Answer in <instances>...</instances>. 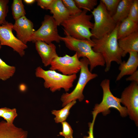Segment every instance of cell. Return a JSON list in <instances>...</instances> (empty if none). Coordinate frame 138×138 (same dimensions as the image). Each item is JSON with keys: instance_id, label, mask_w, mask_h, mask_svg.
<instances>
[{"instance_id": "6da1fadb", "label": "cell", "mask_w": 138, "mask_h": 138, "mask_svg": "<svg viewBox=\"0 0 138 138\" xmlns=\"http://www.w3.org/2000/svg\"><path fill=\"white\" fill-rule=\"evenodd\" d=\"M120 23H117L116 28L110 33L99 39L93 38L91 39L94 44L93 50L101 54L104 60L105 72L110 70L112 62H115L120 64L122 61L123 52L119 45L117 37Z\"/></svg>"}, {"instance_id": "7a4b0ae2", "label": "cell", "mask_w": 138, "mask_h": 138, "mask_svg": "<svg viewBox=\"0 0 138 138\" xmlns=\"http://www.w3.org/2000/svg\"><path fill=\"white\" fill-rule=\"evenodd\" d=\"M88 11L83 9L79 14L71 15L61 24L64 31L75 39L91 41L93 36L91 30L94 23L91 21L92 14H87Z\"/></svg>"}, {"instance_id": "3957f363", "label": "cell", "mask_w": 138, "mask_h": 138, "mask_svg": "<svg viewBox=\"0 0 138 138\" xmlns=\"http://www.w3.org/2000/svg\"><path fill=\"white\" fill-rule=\"evenodd\" d=\"M65 37H60L66 47L70 50L75 51L78 58L85 57L89 62L90 71L91 72L98 66H103L105 63L101 54L95 52L93 49L94 44L92 41L80 40L74 38L64 31Z\"/></svg>"}, {"instance_id": "277c9868", "label": "cell", "mask_w": 138, "mask_h": 138, "mask_svg": "<svg viewBox=\"0 0 138 138\" xmlns=\"http://www.w3.org/2000/svg\"><path fill=\"white\" fill-rule=\"evenodd\" d=\"M35 74L37 77L43 79L44 87L49 88L52 92L59 91L62 88L68 91L73 87L77 77L76 74L65 75L55 71L44 70L40 66L36 68Z\"/></svg>"}, {"instance_id": "5b68a950", "label": "cell", "mask_w": 138, "mask_h": 138, "mask_svg": "<svg viewBox=\"0 0 138 138\" xmlns=\"http://www.w3.org/2000/svg\"><path fill=\"white\" fill-rule=\"evenodd\" d=\"M94 20L93 27L91 30L92 37L99 39L111 33L115 28L116 23L100 1L91 11Z\"/></svg>"}, {"instance_id": "8992f818", "label": "cell", "mask_w": 138, "mask_h": 138, "mask_svg": "<svg viewBox=\"0 0 138 138\" xmlns=\"http://www.w3.org/2000/svg\"><path fill=\"white\" fill-rule=\"evenodd\" d=\"M110 84V81L108 79L103 80L100 83L103 91L102 99L99 104L95 105L92 112L93 119H96L97 114L100 113L104 115L109 114L110 112L109 109L112 108L118 110L122 117H125L128 114L126 107L121 105L120 99L115 97L111 93Z\"/></svg>"}, {"instance_id": "52a82bcc", "label": "cell", "mask_w": 138, "mask_h": 138, "mask_svg": "<svg viewBox=\"0 0 138 138\" xmlns=\"http://www.w3.org/2000/svg\"><path fill=\"white\" fill-rule=\"evenodd\" d=\"M80 61L81 68L78 82L72 92L63 93L61 96V100L62 102L63 107L74 100H78L79 101H82L84 98L83 92L86 85L90 80L98 76L97 74L92 73L89 70L88 66L89 65V62L87 58L83 57Z\"/></svg>"}, {"instance_id": "ba28073f", "label": "cell", "mask_w": 138, "mask_h": 138, "mask_svg": "<svg viewBox=\"0 0 138 138\" xmlns=\"http://www.w3.org/2000/svg\"><path fill=\"white\" fill-rule=\"evenodd\" d=\"M57 27L52 16L45 15L40 27L34 32L31 41L35 43L41 41L48 44L53 41L59 42L61 36L58 33Z\"/></svg>"}, {"instance_id": "9c48e42d", "label": "cell", "mask_w": 138, "mask_h": 138, "mask_svg": "<svg viewBox=\"0 0 138 138\" xmlns=\"http://www.w3.org/2000/svg\"><path fill=\"white\" fill-rule=\"evenodd\" d=\"M50 65V70H57L65 75L76 74L80 71L81 68V62L76 53L71 56L67 54L62 57L58 56L53 60Z\"/></svg>"}, {"instance_id": "30bf717a", "label": "cell", "mask_w": 138, "mask_h": 138, "mask_svg": "<svg viewBox=\"0 0 138 138\" xmlns=\"http://www.w3.org/2000/svg\"><path fill=\"white\" fill-rule=\"evenodd\" d=\"M121 102L127 109L128 114L134 120L137 126L138 124V83L132 82L123 91Z\"/></svg>"}, {"instance_id": "8fae6325", "label": "cell", "mask_w": 138, "mask_h": 138, "mask_svg": "<svg viewBox=\"0 0 138 138\" xmlns=\"http://www.w3.org/2000/svg\"><path fill=\"white\" fill-rule=\"evenodd\" d=\"M13 24L8 22L0 26V44L12 48L21 57L25 54L28 47L14 35L12 32Z\"/></svg>"}, {"instance_id": "7c38bea8", "label": "cell", "mask_w": 138, "mask_h": 138, "mask_svg": "<svg viewBox=\"0 0 138 138\" xmlns=\"http://www.w3.org/2000/svg\"><path fill=\"white\" fill-rule=\"evenodd\" d=\"M12 28L16 32L17 38L24 44L32 41L35 31L33 24L25 16L15 20Z\"/></svg>"}, {"instance_id": "4fadbf2b", "label": "cell", "mask_w": 138, "mask_h": 138, "mask_svg": "<svg viewBox=\"0 0 138 138\" xmlns=\"http://www.w3.org/2000/svg\"><path fill=\"white\" fill-rule=\"evenodd\" d=\"M35 44L36 49L44 66L50 65L53 60L58 56L56 47L52 43L48 44L43 41H38L35 42Z\"/></svg>"}, {"instance_id": "5bb4252c", "label": "cell", "mask_w": 138, "mask_h": 138, "mask_svg": "<svg viewBox=\"0 0 138 138\" xmlns=\"http://www.w3.org/2000/svg\"><path fill=\"white\" fill-rule=\"evenodd\" d=\"M28 133L6 121H0V138H28Z\"/></svg>"}, {"instance_id": "9a60e30c", "label": "cell", "mask_w": 138, "mask_h": 138, "mask_svg": "<svg viewBox=\"0 0 138 138\" xmlns=\"http://www.w3.org/2000/svg\"><path fill=\"white\" fill-rule=\"evenodd\" d=\"M129 57L126 62L122 61L120 64L119 70L120 71L116 79L117 81L120 80L124 76L131 75L137 70L138 66V52L131 51Z\"/></svg>"}, {"instance_id": "2e32d148", "label": "cell", "mask_w": 138, "mask_h": 138, "mask_svg": "<svg viewBox=\"0 0 138 138\" xmlns=\"http://www.w3.org/2000/svg\"><path fill=\"white\" fill-rule=\"evenodd\" d=\"M48 9L53 14L52 16L57 26L61 25L63 22L71 15L61 0H54Z\"/></svg>"}, {"instance_id": "e0dca14e", "label": "cell", "mask_w": 138, "mask_h": 138, "mask_svg": "<svg viewBox=\"0 0 138 138\" xmlns=\"http://www.w3.org/2000/svg\"><path fill=\"white\" fill-rule=\"evenodd\" d=\"M118 42L122 51V57L131 51L138 52V31L118 40Z\"/></svg>"}, {"instance_id": "ac0fdd59", "label": "cell", "mask_w": 138, "mask_h": 138, "mask_svg": "<svg viewBox=\"0 0 138 138\" xmlns=\"http://www.w3.org/2000/svg\"><path fill=\"white\" fill-rule=\"evenodd\" d=\"M137 31L138 23L127 17L119 24L117 32L118 39H121Z\"/></svg>"}, {"instance_id": "d6986e66", "label": "cell", "mask_w": 138, "mask_h": 138, "mask_svg": "<svg viewBox=\"0 0 138 138\" xmlns=\"http://www.w3.org/2000/svg\"><path fill=\"white\" fill-rule=\"evenodd\" d=\"M133 1L120 0L115 14L112 16L113 20L116 23L120 22L128 17Z\"/></svg>"}, {"instance_id": "ffe728a7", "label": "cell", "mask_w": 138, "mask_h": 138, "mask_svg": "<svg viewBox=\"0 0 138 138\" xmlns=\"http://www.w3.org/2000/svg\"><path fill=\"white\" fill-rule=\"evenodd\" d=\"M76 103V100H74L67 104L61 110H52L51 111L52 114L55 116L54 118L55 122L58 123L65 121L69 115L70 109Z\"/></svg>"}, {"instance_id": "44dd1931", "label": "cell", "mask_w": 138, "mask_h": 138, "mask_svg": "<svg viewBox=\"0 0 138 138\" xmlns=\"http://www.w3.org/2000/svg\"><path fill=\"white\" fill-rule=\"evenodd\" d=\"M16 71V67L7 64L0 58V79L5 81L12 77Z\"/></svg>"}, {"instance_id": "7402d4cb", "label": "cell", "mask_w": 138, "mask_h": 138, "mask_svg": "<svg viewBox=\"0 0 138 138\" xmlns=\"http://www.w3.org/2000/svg\"><path fill=\"white\" fill-rule=\"evenodd\" d=\"M12 14L15 21L25 16L26 11L21 0H14L12 5Z\"/></svg>"}, {"instance_id": "603a6c76", "label": "cell", "mask_w": 138, "mask_h": 138, "mask_svg": "<svg viewBox=\"0 0 138 138\" xmlns=\"http://www.w3.org/2000/svg\"><path fill=\"white\" fill-rule=\"evenodd\" d=\"M75 4L79 9L88 11L93 10L98 4L97 0H74Z\"/></svg>"}, {"instance_id": "cb8c5ba5", "label": "cell", "mask_w": 138, "mask_h": 138, "mask_svg": "<svg viewBox=\"0 0 138 138\" xmlns=\"http://www.w3.org/2000/svg\"><path fill=\"white\" fill-rule=\"evenodd\" d=\"M8 0H0V25L6 24L8 21L5 18L8 11Z\"/></svg>"}, {"instance_id": "d4e9b609", "label": "cell", "mask_w": 138, "mask_h": 138, "mask_svg": "<svg viewBox=\"0 0 138 138\" xmlns=\"http://www.w3.org/2000/svg\"><path fill=\"white\" fill-rule=\"evenodd\" d=\"M109 14L112 16L115 14L120 0H101Z\"/></svg>"}, {"instance_id": "484cf974", "label": "cell", "mask_w": 138, "mask_h": 138, "mask_svg": "<svg viewBox=\"0 0 138 138\" xmlns=\"http://www.w3.org/2000/svg\"><path fill=\"white\" fill-rule=\"evenodd\" d=\"M63 3L65 6L70 12L71 15L78 14L80 13L82 10L78 8L73 0H62Z\"/></svg>"}, {"instance_id": "4316f807", "label": "cell", "mask_w": 138, "mask_h": 138, "mask_svg": "<svg viewBox=\"0 0 138 138\" xmlns=\"http://www.w3.org/2000/svg\"><path fill=\"white\" fill-rule=\"evenodd\" d=\"M128 17L134 22L138 23V0H133L131 6Z\"/></svg>"}, {"instance_id": "83f0119b", "label": "cell", "mask_w": 138, "mask_h": 138, "mask_svg": "<svg viewBox=\"0 0 138 138\" xmlns=\"http://www.w3.org/2000/svg\"><path fill=\"white\" fill-rule=\"evenodd\" d=\"M17 116L16 109L14 108L10 109L4 112L1 117L3 118L8 123L13 124L15 119Z\"/></svg>"}, {"instance_id": "f1b7e54d", "label": "cell", "mask_w": 138, "mask_h": 138, "mask_svg": "<svg viewBox=\"0 0 138 138\" xmlns=\"http://www.w3.org/2000/svg\"><path fill=\"white\" fill-rule=\"evenodd\" d=\"M62 130L59 133L60 135L65 138H73V131L69 124L66 121L61 123Z\"/></svg>"}, {"instance_id": "f546056e", "label": "cell", "mask_w": 138, "mask_h": 138, "mask_svg": "<svg viewBox=\"0 0 138 138\" xmlns=\"http://www.w3.org/2000/svg\"><path fill=\"white\" fill-rule=\"evenodd\" d=\"M54 0H37L38 5L42 8L48 10V8L53 2Z\"/></svg>"}, {"instance_id": "4dcf8cb0", "label": "cell", "mask_w": 138, "mask_h": 138, "mask_svg": "<svg viewBox=\"0 0 138 138\" xmlns=\"http://www.w3.org/2000/svg\"><path fill=\"white\" fill-rule=\"evenodd\" d=\"M95 120L93 119L92 122L88 123L89 131L88 132V136H85L83 138H94L93 133V128Z\"/></svg>"}, {"instance_id": "1f68e13d", "label": "cell", "mask_w": 138, "mask_h": 138, "mask_svg": "<svg viewBox=\"0 0 138 138\" xmlns=\"http://www.w3.org/2000/svg\"><path fill=\"white\" fill-rule=\"evenodd\" d=\"M127 81H130L135 82L138 83V71L137 70L130 76L126 78Z\"/></svg>"}, {"instance_id": "d6a6232c", "label": "cell", "mask_w": 138, "mask_h": 138, "mask_svg": "<svg viewBox=\"0 0 138 138\" xmlns=\"http://www.w3.org/2000/svg\"><path fill=\"white\" fill-rule=\"evenodd\" d=\"M10 109L9 108L6 107L0 108V117H2L4 112L9 110Z\"/></svg>"}, {"instance_id": "836d02e7", "label": "cell", "mask_w": 138, "mask_h": 138, "mask_svg": "<svg viewBox=\"0 0 138 138\" xmlns=\"http://www.w3.org/2000/svg\"><path fill=\"white\" fill-rule=\"evenodd\" d=\"M36 1L35 0H24V1L25 3L27 4H30L34 3Z\"/></svg>"}, {"instance_id": "e575fe53", "label": "cell", "mask_w": 138, "mask_h": 138, "mask_svg": "<svg viewBox=\"0 0 138 138\" xmlns=\"http://www.w3.org/2000/svg\"><path fill=\"white\" fill-rule=\"evenodd\" d=\"M1 48H2V45H1V44H0V50L1 49Z\"/></svg>"}]
</instances>
